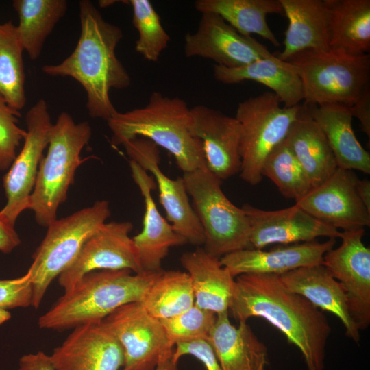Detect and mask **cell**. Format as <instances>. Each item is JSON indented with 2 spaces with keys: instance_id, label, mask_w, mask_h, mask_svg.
Listing matches in <instances>:
<instances>
[{
  "instance_id": "cell-10",
  "label": "cell",
  "mask_w": 370,
  "mask_h": 370,
  "mask_svg": "<svg viewBox=\"0 0 370 370\" xmlns=\"http://www.w3.org/2000/svg\"><path fill=\"white\" fill-rule=\"evenodd\" d=\"M121 344L125 358L122 370H155L173 355V345L159 319L140 302L125 304L101 321Z\"/></svg>"
},
{
  "instance_id": "cell-1",
  "label": "cell",
  "mask_w": 370,
  "mask_h": 370,
  "mask_svg": "<svg viewBox=\"0 0 370 370\" xmlns=\"http://www.w3.org/2000/svg\"><path fill=\"white\" fill-rule=\"evenodd\" d=\"M235 319L261 317L300 350L307 370H323L331 327L325 315L306 298L288 291L278 275L236 277L229 309Z\"/></svg>"
},
{
  "instance_id": "cell-45",
  "label": "cell",
  "mask_w": 370,
  "mask_h": 370,
  "mask_svg": "<svg viewBox=\"0 0 370 370\" xmlns=\"http://www.w3.org/2000/svg\"><path fill=\"white\" fill-rule=\"evenodd\" d=\"M0 25H1V24H0Z\"/></svg>"
},
{
  "instance_id": "cell-41",
  "label": "cell",
  "mask_w": 370,
  "mask_h": 370,
  "mask_svg": "<svg viewBox=\"0 0 370 370\" xmlns=\"http://www.w3.org/2000/svg\"><path fill=\"white\" fill-rule=\"evenodd\" d=\"M17 370H56L49 355L44 352L29 353L22 356Z\"/></svg>"
},
{
  "instance_id": "cell-22",
  "label": "cell",
  "mask_w": 370,
  "mask_h": 370,
  "mask_svg": "<svg viewBox=\"0 0 370 370\" xmlns=\"http://www.w3.org/2000/svg\"><path fill=\"white\" fill-rule=\"evenodd\" d=\"M278 278L288 291L335 314L342 322L345 334L355 342L359 341V330L349 312L345 293L323 264L300 267Z\"/></svg>"
},
{
  "instance_id": "cell-38",
  "label": "cell",
  "mask_w": 370,
  "mask_h": 370,
  "mask_svg": "<svg viewBox=\"0 0 370 370\" xmlns=\"http://www.w3.org/2000/svg\"><path fill=\"white\" fill-rule=\"evenodd\" d=\"M32 284L29 273L14 279L0 280V325L9 320V310L32 306Z\"/></svg>"
},
{
  "instance_id": "cell-9",
  "label": "cell",
  "mask_w": 370,
  "mask_h": 370,
  "mask_svg": "<svg viewBox=\"0 0 370 370\" xmlns=\"http://www.w3.org/2000/svg\"><path fill=\"white\" fill-rule=\"evenodd\" d=\"M301 108L300 104L284 107L271 91L238 103L235 118L240 125L239 173L243 181L252 186L262 181L264 160L285 140Z\"/></svg>"
},
{
  "instance_id": "cell-13",
  "label": "cell",
  "mask_w": 370,
  "mask_h": 370,
  "mask_svg": "<svg viewBox=\"0 0 370 370\" xmlns=\"http://www.w3.org/2000/svg\"><path fill=\"white\" fill-rule=\"evenodd\" d=\"M126 154L153 177L160 203L173 229L187 243L195 246L204 243L202 227L190 204L182 177L171 179L160 169L158 147L150 140L136 137L124 142Z\"/></svg>"
},
{
  "instance_id": "cell-35",
  "label": "cell",
  "mask_w": 370,
  "mask_h": 370,
  "mask_svg": "<svg viewBox=\"0 0 370 370\" xmlns=\"http://www.w3.org/2000/svg\"><path fill=\"white\" fill-rule=\"evenodd\" d=\"M132 23L138 33L136 51L149 62H157L168 47L170 36L163 27L159 14L149 0H130Z\"/></svg>"
},
{
  "instance_id": "cell-37",
  "label": "cell",
  "mask_w": 370,
  "mask_h": 370,
  "mask_svg": "<svg viewBox=\"0 0 370 370\" xmlns=\"http://www.w3.org/2000/svg\"><path fill=\"white\" fill-rule=\"evenodd\" d=\"M20 111L12 108L0 95V171L10 168L16 157L26 130L18 125Z\"/></svg>"
},
{
  "instance_id": "cell-25",
  "label": "cell",
  "mask_w": 370,
  "mask_h": 370,
  "mask_svg": "<svg viewBox=\"0 0 370 370\" xmlns=\"http://www.w3.org/2000/svg\"><path fill=\"white\" fill-rule=\"evenodd\" d=\"M214 77L226 84L254 81L269 88L290 108L304 101L303 84L294 66L273 55L237 68H226L214 64Z\"/></svg>"
},
{
  "instance_id": "cell-40",
  "label": "cell",
  "mask_w": 370,
  "mask_h": 370,
  "mask_svg": "<svg viewBox=\"0 0 370 370\" xmlns=\"http://www.w3.org/2000/svg\"><path fill=\"white\" fill-rule=\"evenodd\" d=\"M353 117L357 118L362 131L370 138V86L361 94L358 100L349 107Z\"/></svg>"
},
{
  "instance_id": "cell-21",
  "label": "cell",
  "mask_w": 370,
  "mask_h": 370,
  "mask_svg": "<svg viewBox=\"0 0 370 370\" xmlns=\"http://www.w3.org/2000/svg\"><path fill=\"white\" fill-rule=\"evenodd\" d=\"M132 176L144 199L145 212L142 231L132 238L145 271L162 270L163 259L170 248L187 243L160 214L151 191L156 188L153 177L138 164L130 160Z\"/></svg>"
},
{
  "instance_id": "cell-33",
  "label": "cell",
  "mask_w": 370,
  "mask_h": 370,
  "mask_svg": "<svg viewBox=\"0 0 370 370\" xmlns=\"http://www.w3.org/2000/svg\"><path fill=\"white\" fill-rule=\"evenodd\" d=\"M16 26L11 21L0 25V95L14 109L26 104L25 73Z\"/></svg>"
},
{
  "instance_id": "cell-15",
  "label": "cell",
  "mask_w": 370,
  "mask_h": 370,
  "mask_svg": "<svg viewBox=\"0 0 370 370\" xmlns=\"http://www.w3.org/2000/svg\"><path fill=\"white\" fill-rule=\"evenodd\" d=\"M365 228L341 232V244L323 257V266L340 283L358 330L370 323V249L362 242Z\"/></svg>"
},
{
  "instance_id": "cell-6",
  "label": "cell",
  "mask_w": 370,
  "mask_h": 370,
  "mask_svg": "<svg viewBox=\"0 0 370 370\" xmlns=\"http://www.w3.org/2000/svg\"><path fill=\"white\" fill-rule=\"evenodd\" d=\"M301 78L304 104L338 103L351 107L370 86V55L307 50L288 58Z\"/></svg>"
},
{
  "instance_id": "cell-12",
  "label": "cell",
  "mask_w": 370,
  "mask_h": 370,
  "mask_svg": "<svg viewBox=\"0 0 370 370\" xmlns=\"http://www.w3.org/2000/svg\"><path fill=\"white\" fill-rule=\"evenodd\" d=\"M130 221L106 222L84 244L73 264L58 278L66 291L86 274L95 271L128 269L135 273L144 271L137 249L129 234Z\"/></svg>"
},
{
  "instance_id": "cell-42",
  "label": "cell",
  "mask_w": 370,
  "mask_h": 370,
  "mask_svg": "<svg viewBox=\"0 0 370 370\" xmlns=\"http://www.w3.org/2000/svg\"><path fill=\"white\" fill-rule=\"evenodd\" d=\"M21 243L20 238L14 225L10 223L0 214V251L8 254Z\"/></svg>"
},
{
  "instance_id": "cell-7",
  "label": "cell",
  "mask_w": 370,
  "mask_h": 370,
  "mask_svg": "<svg viewBox=\"0 0 370 370\" xmlns=\"http://www.w3.org/2000/svg\"><path fill=\"white\" fill-rule=\"evenodd\" d=\"M110 214L109 201L99 200L67 217L56 219L47 227L27 271L32 284V306L39 307L52 281L73 264L85 242Z\"/></svg>"
},
{
  "instance_id": "cell-11",
  "label": "cell",
  "mask_w": 370,
  "mask_h": 370,
  "mask_svg": "<svg viewBox=\"0 0 370 370\" xmlns=\"http://www.w3.org/2000/svg\"><path fill=\"white\" fill-rule=\"evenodd\" d=\"M25 121L23 145L3 180L7 201L0 214L13 225L19 215L29 209L40 162L49 142L53 123L43 99L27 111Z\"/></svg>"
},
{
  "instance_id": "cell-32",
  "label": "cell",
  "mask_w": 370,
  "mask_h": 370,
  "mask_svg": "<svg viewBox=\"0 0 370 370\" xmlns=\"http://www.w3.org/2000/svg\"><path fill=\"white\" fill-rule=\"evenodd\" d=\"M140 302L158 319L171 318L186 311L195 304L188 274L162 270Z\"/></svg>"
},
{
  "instance_id": "cell-43",
  "label": "cell",
  "mask_w": 370,
  "mask_h": 370,
  "mask_svg": "<svg viewBox=\"0 0 370 370\" xmlns=\"http://www.w3.org/2000/svg\"><path fill=\"white\" fill-rule=\"evenodd\" d=\"M356 192L364 206L370 212V181L367 179L358 180Z\"/></svg>"
},
{
  "instance_id": "cell-19",
  "label": "cell",
  "mask_w": 370,
  "mask_h": 370,
  "mask_svg": "<svg viewBox=\"0 0 370 370\" xmlns=\"http://www.w3.org/2000/svg\"><path fill=\"white\" fill-rule=\"evenodd\" d=\"M193 132L202 145L206 168L220 180L241 169L237 119L204 105L190 108Z\"/></svg>"
},
{
  "instance_id": "cell-20",
  "label": "cell",
  "mask_w": 370,
  "mask_h": 370,
  "mask_svg": "<svg viewBox=\"0 0 370 370\" xmlns=\"http://www.w3.org/2000/svg\"><path fill=\"white\" fill-rule=\"evenodd\" d=\"M335 239L285 245L269 250L241 249L222 256L220 262L233 278L248 273L279 275L300 267L323 264Z\"/></svg>"
},
{
  "instance_id": "cell-39",
  "label": "cell",
  "mask_w": 370,
  "mask_h": 370,
  "mask_svg": "<svg viewBox=\"0 0 370 370\" xmlns=\"http://www.w3.org/2000/svg\"><path fill=\"white\" fill-rule=\"evenodd\" d=\"M172 355L173 360L177 363L180 357L191 355L199 360L206 370H222L216 355L208 339H200L176 345Z\"/></svg>"
},
{
  "instance_id": "cell-14",
  "label": "cell",
  "mask_w": 370,
  "mask_h": 370,
  "mask_svg": "<svg viewBox=\"0 0 370 370\" xmlns=\"http://www.w3.org/2000/svg\"><path fill=\"white\" fill-rule=\"evenodd\" d=\"M184 52L186 58L210 59L226 68L241 67L273 55L256 38L241 34L213 12H202L197 31L185 35Z\"/></svg>"
},
{
  "instance_id": "cell-3",
  "label": "cell",
  "mask_w": 370,
  "mask_h": 370,
  "mask_svg": "<svg viewBox=\"0 0 370 370\" xmlns=\"http://www.w3.org/2000/svg\"><path fill=\"white\" fill-rule=\"evenodd\" d=\"M107 123L113 146L143 137L171 153L184 173L206 166L201 143L193 132L190 108L179 97L154 91L145 106L116 111Z\"/></svg>"
},
{
  "instance_id": "cell-31",
  "label": "cell",
  "mask_w": 370,
  "mask_h": 370,
  "mask_svg": "<svg viewBox=\"0 0 370 370\" xmlns=\"http://www.w3.org/2000/svg\"><path fill=\"white\" fill-rule=\"evenodd\" d=\"M18 16L16 25L23 48L31 60L40 56L47 38L67 10L66 0H14Z\"/></svg>"
},
{
  "instance_id": "cell-44",
  "label": "cell",
  "mask_w": 370,
  "mask_h": 370,
  "mask_svg": "<svg viewBox=\"0 0 370 370\" xmlns=\"http://www.w3.org/2000/svg\"><path fill=\"white\" fill-rule=\"evenodd\" d=\"M177 364L173 360L171 356L160 361L155 370H179Z\"/></svg>"
},
{
  "instance_id": "cell-4",
  "label": "cell",
  "mask_w": 370,
  "mask_h": 370,
  "mask_svg": "<svg viewBox=\"0 0 370 370\" xmlns=\"http://www.w3.org/2000/svg\"><path fill=\"white\" fill-rule=\"evenodd\" d=\"M159 271L135 273L128 269L92 271L83 276L41 315L42 329L64 330L100 322L119 307L140 302Z\"/></svg>"
},
{
  "instance_id": "cell-28",
  "label": "cell",
  "mask_w": 370,
  "mask_h": 370,
  "mask_svg": "<svg viewBox=\"0 0 370 370\" xmlns=\"http://www.w3.org/2000/svg\"><path fill=\"white\" fill-rule=\"evenodd\" d=\"M308 107L328 140L337 166L369 174L370 154L356 137L349 107L338 103Z\"/></svg>"
},
{
  "instance_id": "cell-29",
  "label": "cell",
  "mask_w": 370,
  "mask_h": 370,
  "mask_svg": "<svg viewBox=\"0 0 370 370\" xmlns=\"http://www.w3.org/2000/svg\"><path fill=\"white\" fill-rule=\"evenodd\" d=\"M329 47L352 56L370 51V0H325Z\"/></svg>"
},
{
  "instance_id": "cell-23",
  "label": "cell",
  "mask_w": 370,
  "mask_h": 370,
  "mask_svg": "<svg viewBox=\"0 0 370 370\" xmlns=\"http://www.w3.org/2000/svg\"><path fill=\"white\" fill-rule=\"evenodd\" d=\"M208 341L222 370H266V346L247 321H239L238 327L234 326L228 311L217 314Z\"/></svg>"
},
{
  "instance_id": "cell-18",
  "label": "cell",
  "mask_w": 370,
  "mask_h": 370,
  "mask_svg": "<svg viewBox=\"0 0 370 370\" xmlns=\"http://www.w3.org/2000/svg\"><path fill=\"white\" fill-rule=\"evenodd\" d=\"M49 356L56 370H122L125 362L121 344L101 321L75 327Z\"/></svg>"
},
{
  "instance_id": "cell-26",
  "label": "cell",
  "mask_w": 370,
  "mask_h": 370,
  "mask_svg": "<svg viewBox=\"0 0 370 370\" xmlns=\"http://www.w3.org/2000/svg\"><path fill=\"white\" fill-rule=\"evenodd\" d=\"M180 260L190 278L195 304L216 314L229 311L235 280L220 258L199 247L184 253Z\"/></svg>"
},
{
  "instance_id": "cell-34",
  "label": "cell",
  "mask_w": 370,
  "mask_h": 370,
  "mask_svg": "<svg viewBox=\"0 0 370 370\" xmlns=\"http://www.w3.org/2000/svg\"><path fill=\"white\" fill-rule=\"evenodd\" d=\"M261 173L276 185L284 197L295 201L312 188L304 169L284 140L268 155Z\"/></svg>"
},
{
  "instance_id": "cell-30",
  "label": "cell",
  "mask_w": 370,
  "mask_h": 370,
  "mask_svg": "<svg viewBox=\"0 0 370 370\" xmlns=\"http://www.w3.org/2000/svg\"><path fill=\"white\" fill-rule=\"evenodd\" d=\"M195 8L201 13L219 14L245 36L257 34L275 47L280 45L267 22L268 14L283 12L279 0H197Z\"/></svg>"
},
{
  "instance_id": "cell-5",
  "label": "cell",
  "mask_w": 370,
  "mask_h": 370,
  "mask_svg": "<svg viewBox=\"0 0 370 370\" xmlns=\"http://www.w3.org/2000/svg\"><path fill=\"white\" fill-rule=\"evenodd\" d=\"M91 136L88 121L76 123L66 112H61L53 123L47 152L40 162L29 198V209L38 225L47 227L57 219L58 209L66 200L76 170L85 160L81 152Z\"/></svg>"
},
{
  "instance_id": "cell-17",
  "label": "cell",
  "mask_w": 370,
  "mask_h": 370,
  "mask_svg": "<svg viewBox=\"0 0 370 370\" xmlns=\"http://www.w3.org/2000/svg\"><path fill=\"white\" fill-rule=\"evenodd\" d=\"M241 208L249 225L252 249L310 242L319 237L336 238L341 235L338 230L317 220L297 204L277 210H262L249 204Z\"/></svg>"
},
{
  "instance_id": "cell-2",
  "label": "cell",
  "mask_w": 370,
  "mask_h": 370,
  "mask_svg": "<svg viewBox=\"0 0 370 370\" xmlns=\"http://www.w3.org/2000/svg\"><path fill=\"white\" fill-rule=\"evenodd\" d=\"M79 11L81 31L75 49L62 62L46 64L42 71L76 80L86 93L88 114L107 121L117 111L110 91L131 84L130 75L115 52L123 32L107 22L90 1H79Z\"/></svg>"
},
{
  "instance_id": "cell-8",
  "label": "cell",
  "mask_w": 370,
  "mask_h": 370,
  "mask_svg": "<svg viewBox=\"0 0 370 370\" xmlns=\"http://www.w3.org/2000/svg\"><path fill=\"white\" fill-rule=\"evenodd\" d=\"M183 180L192 206L202 227L204 249L222 256L241 249H252L247 218L221 189V180L206 166L184 173Z\"/></svg>"
},
{
  "instance_id": "cell-16",
  "label": "cell",
  "mask_w": 370,
  "mask_h": 370,
  "mask_svg": "<svg viewBox=\"0 0 370 370\" xmlns=\"http://www.w3.org/2000/svg\"><path fill=\"white\" fill-rule=\"evenodd\" d=\"M359 178L352 170L338 167L333 174L295 204L317 220L343 231L370 226V212L356 192Z\"/></svg>"
},
{
  "instance_id": "cell-27",
  "label": "cell",
  "mask_w": 370,
  "mask_h": 370,
  "mask_svg": "<svg viewBox=\"0 0 370 370\" xmlns=\"http://www.w3.org/2000/svg\"><path fill=\"white\" fill-rule=\"evenodd\" d=\"M284 141L301 165L312 188L322 184L338 168L328 140L308 106L301 105Z\"/></svg>"
},
{
  "instance_id": "cell-24",
  "label": "cell",
  "mask_w": 370,
  "mask_h": 370,
  "mask_svg": "<svg viewBox=\"0 0 370 370\" xmlns=\"http://www.w3.org/2000/svg\"><path fill=\"white\" fill-rule=\"evenodd\" d=\"M288 21L282 60L307 50L329 47V14L325 0H279Z\"/></svg>"
},
{
  "instance_id": "cell-36",
  "label": "cell",
  "mask_w": 370,
  "mask_h": 370,
  "mask_svg": "<svg viewBox=\"0 0 370 370\" xmlns=\"http://www.w3.org/2000/svg\"><path fill=\"white\" fill-rule=\"evenodd\" d=\"M217 318L213 312L194 305L175 317L159 319L167 337L174 346L200 339H208Z\"/></svg>"
}]
</instances>
